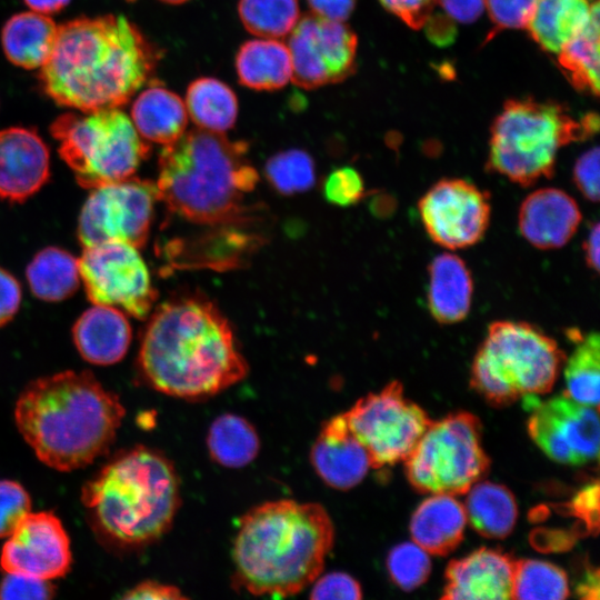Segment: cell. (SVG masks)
Returning <instances> with one entry per match:
<instances>
[{"label": "cell", "instance_id": "obj_1", "mask_svg": "<svg viewBox=\"0 0 600 600\" xmlns=\"http://www.w3.org/2000/svg\"><path fill=\"white\" fill-rule=\"evenodd\" d=\"M157 58L152 46L123 16L80 18L58 27L40 80L60 106L82 112L116 109L148 81Z\"/></svg>", "mask_w": 600, "mask_h": 600}, {"label": "cell", "instance_id": "obj_2", "mask_svg": "<svg viewBox=\"0 0 600 600\" xmlns=\"http://www.w3.org/2000/svg\"><path fill=\"white\" fill-rule=\"evenodd\" d=\"M138 362L152 388L188 400L214 396L248 373L228 319L201 297L171 299L154 310Z\"/></svg>", "mask_w": 600, "mask_h": 600}, {"label": "cell", "instance_id": "obj_3", "mask_svg": "<svg viewBox=\"0 0 600 600\" xmlns=\"http://www.w3.org/2000/svg\"><path fill=\"white\" fill-rule=\"evenodd\" d=\"M124 408L89 371L39 378L21 392L17 428L48 467L71 471L87 467L113 443Z\"/></svg>", "mask_w": 600, "mask_h": 600}, {"label": "cell", "instance_id": "obj_4", "mask_svg": "<svg viewBox=\"0 0 600 600\" xmlns=\"http://www.w3.org/2000/svg\"><path fill=\"white\" fill-rule=\"evenodd\" d=\"M333 542V523L321 504L261 503L240 520L232 552L236 581L254 596H293L321 574Z\"/></svg>", "mask_w": 600, "mask_h": 600}, {"label": "cell", "instance_id": "obj_5", "mask_svg": "<svg viewBox=\"0 0 600 600\" xmlns=\"http://www.w3.org/2000/svg\"><path fill=\"white\" fill-rule=\"evenodd\" d=\"M248 144L203 129L184 132L159 156L158 199L180 217L202 224L237 222L259 180Z\"/></svg>", "mask_w": 600, "mask_h": 600}, {"label": "cell", "instance_id": "obj_6", "mask_svg": "<svg viewBox=\"0 0 600 600\" xmlns=\"http://www.w3.org/2000/svg\"><path fill=\"white\" fill-rule=\"evenodd\" d=\"M179 478L157 450L138 446L112 458L81 493L94 527L120 546H142L169 530L180 506Z\"/></svg>", "mask_w": 600, "mask_h": 600}, {"label": "cell", "instance_id": "obj_7", "mask_svg": "<svg viewBox=\"0 0 600 600\" xmlns=\"http://www.w3.org/2000/svg\"><path fill=\"white\" fill-rule=\"evenodd\" d=\"M599 118H572L564 107L530 99L508 101L496 118L487 167L522 187L552 177L560 148L593 136Z\"/></svg>", "mask_w": 600, "mask_h": 600}, {"label": "cell", "instance_id": "obj_8", "mask_svg": "<svg viewBox=\"0 0 600 600\" xmlns=\"http://www.w3.org/2000/svg\"><path fill=\"white\" fill-rule=\"evenodd\" d=\"M566 354L538 327L513 320L492 322L471 366L470 384L490 404L548 393Z\"/></svg>", "mask_w": 600, "mask_h": 600}, {"label": "cell", "instance_id": "obj_9", "mask_svg": "<svg viewBox=\"0 0 600 600\" xmlns=\"http://www.w3.org/2000/svg\"><path fill=\"white\" fill-rule=\"evenodd\" d=\"M84 113H66L51 126L78 183L94 189L131 177L150 154L132 120L117 108Z\"/></svg>", "mask_w": 600, "mask_h": 600}, {"label": "cell", "instance_id": "obj_10", "mask_svg": "<svg viewBox=\"0 0 600 600\" xmlns=\"http://www.w3.org/2000/svg\"><path fill=\"white\" fill-rule=\"evenodd\" d=\"M481 431L480 420L470 412L431 421L404 460L413 489L431 494L467 493L490 467L481 444Z\"/></svg>", "mask_w": 600, "mask_h": 600}, {"label": "cell", "instance_id": "obj_11", "mask_svg": "<svg viewBox=\"0 0 600 600\" xmlns=\"http://www.w3.org/2000/svg\"><path fill=\"white\" fill-rule=\"evenodd\" d=\"M342 416L374 469L404 461L432 421L397 380L360 398Z\"/></svg>", "mask_w": 600, "mask_h": 600}, {"label": "cell", "instance_id": "obj_12", "mask_svg": "<svg viewBox=\"0 0 600 600\" xmlns=\"http://www.w3.org/2000/svg\"><path fill=\"white\" fill-rule=\"evenodd\" d=\"M156 183L134 177L92 189L78 221V237L84 247L123 242L142 247L149 236Z\"/></svg>", "mask_w": 600, "mask_h": 600}, {"label": "cell", "instance_id": "obj_13", "mask_svg": "<svg viewBox=\"0 0 600 600\" xmlns=\"http://www.w3.org/2000/svg\"><path fill=\"white\" fill-rule=\"evenodd\" d=\"M78 266L93 304L120 307L138 319L150 313L156 291L137 247L123 242L84 247Z\"/></svg>", "mask_w": 600, "mask_h": 600}, {"label": "cell", "instance_id": "obj_14", "mask_svg": "<svg viewBox=\"0 0 600 600\" xmlns=\"http://www.w3.org/2000/svg\"><path fill=\"white\" fill-rule=\"evenodd\" d=\"M357 36L343 21L310 13L289 33L291 80L316 89L348 78L356 67Z\"/></svg>", "mask_w": 600, "mask_h": 600}, {"label": "cell", "instance_id": "obj_15", "mask_svg": "<svg viewBox=\"0 0 600 600\" xmlns=\"http://www.w3.org/2000/svg\"><path fill=\"white\" fill-rule=\"evenodd\" d=\"M526 403L532 404L528 432L549 458L570 466L598 459V409L579 403L564 392L546 401L527 396Z\"/></svg>", "mask_w": 600, "mask_h": 600}, {"label": "cell", "instance_id": "obj_16", "mask_svg": "<svg viewBox=\"0 0 600 600\" xmlns=\"http://www.w3.org/2000/svg\"><path fill=\"white\" fill-rule=\"evenodd\" d=\"M418 210L430 239L449 250L478 243L491 214L488 193L460 178L441 179L431 186L419 200Z\"/></svg>", "mask_w": 600, "mask_h": 600}, {"label": "cell", "instance_id": "obj_17", "mask_svg": "<svg viewBox=\"0 0 600 600\" xmlns=\"http://www.w3.org/2000/svg\"><path fill=\"white\" fill-rule=\"evenodd\" d=\"M6 573L52 580L71 566L70 540L61 521L51 512H29L8 537L0 556Z\"/></svg>", "mask_w": 600, "mask_h": 600}, {"label": "cell", "instance_id": "obj_18", "mask_svg": "<svg viewBox=\"0 0 600 600\" xmlns=\"http://www.w3.org/2000/svg\"><path fill=\"white\" fill-rule=\"evenodd\" d=\"M514 559L497 549L480 548L449 562L441 599H511Z\"/></svg>", "mask_w": 600, "mask_h": 600}, {"label": "cell", "instance_id": "obj_19", "mask_svg": "<svg viewBox=\"0 0 600 600\" xmlns=\"http://www.w3.org/2000/svg\"><path fill=\"white\" fill-rule=\"evenodd\" d=\"M49 152L33 130L0 131V198L22 201L49 179Z\"/></svg>", "mask_w": 600, "mask_h": 600}, {"label": "cell", "instance_id": "obj_20", "mask_svg": "<svg viewBox=\"0 0 600 600\" xmlns=\"http://www.w3.org/2000/svg\"><path fill=\"white\" fill-rule=\"evenodd\" d=\"M310 461L319 478L338 490L356 487L371 468L367 450L350 432L342 413L323 423Z\"/></svg>", "mask_w": 600, "mask_h": 600}, {"label": "cell", "instance_id": "obj_21", "mask_svg": "<svg viewBox=\"0 0 600 600\" xmlns=\"http://www.w3.org/2000/svg\"><path fill=\"white\" fill-rule=\"evenodd\" d=\"M579 206L567 192L541 188L522 201L518 226L522 237L538 249H557L569 242L581 221Z\"/></svg>", "mask_w": 600, "mask_h": 600}, {"label": "cell", "instance_id": "obj_22", "mask_svg": "<svg viewBox=\"0 0 600 600\" xmlns=\"http://www.w3.org/2000/svg\"><path fill=\"white\" fill-rule=\"evenodd\" d=\"M74 344L82 358L94 364L120 361L130 346L131 327L122 311L94 304L73 327Z\"/></svg>", "mask_w": 600, "mask_h": 600}, {"label": "cell", "instance_id": "obj_23", "mask_svg": "<svg viewBox=\"0 0 600 600\" xmlns=\"http://www.w3.org/2000/svg\"><path fill=\"white\" fill-rule=\"evenodd\" d=\"M428 307L441 324L462 321L469 313L473 280L466 262L457 254L444 252L429 264Z\"/></svg>", "mask_w": 600, "mask_h": 600}, {"label": "cell", "instance_id": "obj_24", "mask_svg": "<svg viewBox=\"0 0 600 600\" xmlns=\"http://www.w3.org/2000/svg\"><path fill=\"white\" fill-rule=\"evenodd\" d=\"M467 521L464 506L454 496L434 493L413 512L410 533L428 553L446 556L462 541Z\"/></svg>", "mask_w": 600, "mask_h": 600}, {"label": "cell", "instance_id": "obj_25", "mask_svg": "<svg viewBox=\"0 0 600 600\" xmlns=\"http://www.w3.org/2000/svg\"><path fill=\"white\" fill-rule=\"evenodd\" d=\"M131 120L144 140L164 146L186 132L188 112L177 93L161 84H151L136 98Z\"/></svg>", "mask_w": 600, "mask_h": 600}, {"label": "cell", "instance_id": "obj_26", "mask_svg": "<svg viewBox=\"0 0 600 600\" xmlns=\"http://www.w3.org/2000/svg\"><path fill=\"white\" fill-rule=\"evenodd\" d=\"M58 27L46 14L30 11L11 17L2 30V46L7 58L16 66L34 69L51 56Z\"/></svg>", "mask_w": 600, "mask_h": 600}, {"label": "cell", "instance_id": "obj_27", "mask_svg": "<svg viewBox=\"0 0 600 600\" xmlns=\"http://www.w3.org/2000/svg\"><path fill=\"white\" fill-rule=\"evenodd\" d=\"M236 71L240 83L250 89H280L292 77L288 46L271 38L249 40L237 52Z\"/></svg>", "mask_w": 600, "mask_h": 600}, {"label": "cell", "instance_id": "obj_28", "mask_svg": "<svg viewBox=\"0 0 600 600\" xmlns=\"http://www.w3.org/2000/svg\"><path fill=\"white\" fill-rule=\"evenodd\" d=\"M464 510L467 520L481 536L504 539L514 528L518 508L513 493L503 484L478 481L469 490Z\"/></svg>", "mask_w": 600, "mask_h": 600}, {"label": "cell", "instance_id": "obj_29", "mask_svg": "<svg viewBox=\"0 0 600 600\" xmlns=\"http://www.w3.org/2000/svg\"><path fill=\"white\" fill-rule=\"evenodd\" d=\"M590 11L588 0H538L527 28L540 47L558 53L583 28Z\"/></svg>", "mask_w": 600, "mask_h": 600}, {"label": "cell", "instance_id": "obj_30", "mask_svg": "<svg viewBox=\"0 0 600 600\" xmlns=\"http://www.w3.org/2000/svg\"><path fill=\"white\" fill-rule=\"evenodd\" d=\"M188 117L198 128L223 133L231 129L238 117V99L222 81L202 77L192 81L186 93Z\"/></svg>", "mask_w": 600, "mask_h": 600}, {"label": "cell", "instance_id": "obj_31", "mask_svg": "<svg viewBox=\"0 0 600 600\" xmlns=\"http://www.w3.org/2000/svg\"><path fill=\"white\" fill-rule=\"evenodd\" d=\"M27 279L36 297L60 301L70 297L80 281L78 259L56 247L38 252L27 268Z\"/></svg>", "mask_w": 600, "mask_h": 600}, {"label": "cell", "instance_id": "obj_32", "mask_svg": "<svg viewBox=\"0 0 600 600\" xmlns=\"http://www.w3.org/2000/svg\"><path fill=\"white\" fill-rule=\"evenodd\" d=\"M207 446L212 460L226 468H242L258 454L260 440L253 426L244 418L223 413L208 431Z\"/></svg>", "mask_w": 600, "mask_h": 600}, {"label": "cell", "instance_id": "obj_33", "mask_svg": "<svg viewBox=\"0 0 600 600\" xmlns=\"http://www.w3.org/2000/svg\"><path fill=\"white\" fill-rule=\"evenodd\" d=\"M572 84L594 96L599 92V4L591 3L583 28L557 53Z\"/></svg>", "mask_w": 600, "mask_h": 600}, {"label": "cell", "instance_id": "obj_34", "mask_svg": "<svg viewBox=\"0 0 600 600\" xmlns=\"http://www.w3.org/2000/svg\"><path fill=\"white\" fill-rule=\"evenodd\" d=\"M564 393L574 401L598 409L600 339L590 332L578 342L572 354L564 360Z\"/></svg>", "mask_w": 600, "mask_h": 600}, {"label": "cell", "instance_id": "obj_35", "mask_svg": "<svg viewBox=\"0 0 600 600\" xmlns=\"http://www.w3.org/2000/svg\"><path fill=\"white\" fill-rule=\"evenodd\" d=\"M567 573L542 560H514L511 599L560 600L569 597Z\"/></svg>", "mask_w": 600, "mask_h": 600}, {"label": "cell", "instance_id": "obj_36", "mask_svg": "<svg viewBox=\"0 0 600 600\" xmlns=\"http://www.w3.org/2000/svg\"><path fill=\"white\" fill-rule=\"evenodd\" d=\"M238 13L250 33L271 39L289 34L300 19L298 0H238Z\"/></svg>", "mask_w": 600, "mask_h": 600}, {"label": "cell", "instance_id": "obj_37", "mask_svg": "<svg viewBox=\"0 0 600 600\" xmlns=\"http://www.w3.org/2000/svg\"><path fill=\"white\" fill-rule=\"evenodd\" d=\"M264 172L271 186L283 194L307 191L316 179L312 158L300 149H288L272 156L266 163Z\"/></svg>", "mask_w": 600, "mask_h": 600}, {"label": "cell", "instance_id": "obj_38", "mask_svg": "<svg viewBox=\"0 0 600 600\" xmlns=\"http://www.w3.org/2000/svg\"><path fill=\"white\" fill-rule=\"evenodd\" d=\"M387 569L399 588L410 591L427 581L431 560L429 553L416 542H402L390 550Z\"/></svg>", "mask_w": 600, "mask_h": 600}, {"label": "cell", "instance_id": "obj_39", "mask_svg": "<svg viewBox=\"0 0 600 600\" xmlns=\"http://www.w3.org/2000/svg\"><path fill=\"white\" fill-rule=\"evenodd\" d=\"M30 509V497L21 484L0 480V538H8Z\"/></svg>", "mask_w": 600, "mask_h": 600}, {"label": "cell", "instance_id": "obj_40", "mask_svg": "<svg viewBox=\"0 0 600 600\" xmlns=\"http://www.w3.org/2000/svg\"><path fill=\"white\" fill-rule=\"evenodd\" d=\"M364 193L362 177L351 167L334 169L323 183L326 200L339 207H349L359 202Z\"/></svg>", "mask_w": 600, "mask_h": 600}, {"label": "cell", "instance_id": "obj_41", "mask_svg": "<svg viewBox=\"0 0 600 600\" xmlns=\"http://www.w3.org/2000/svg\"><path fill=\"white\" fill-rule=\"evenodd\" d=\"M538 0H484L496 29L527 28Z\"/></svg>", "mask_w": 600, "mask_h": 600}, {"label": "cell", "instance_id": "obj_42", "mask_svg": "<svg viewBox=\"0 0 600 600\" xmlns=\"http://www.w3.org/2000/svg\"><path fill=\"white\" fill-rule=\"evenodd\" d=\"M56 592L50 580L20 573H7L0 582V599H50Z\"/></svg>", "mask_w": 600, "mask_h": 600}, {"label": "cell", "instance_id": "obj_43", "mask_svg": "<svg viewBox=\"0 0 600 600\" xmlns=\"http://www.w3.org/2000/svg\"><path fill=\"white\" fill-rule=\"evenodd\" d=\"M311 599L358 600L362 598L360 583L346 572H329L319 576L310 592Z\"/></svg>", "mask_w": 600, "mask_h": 600}, {"label": "cell", "instance_id": "obj_44", "mask_svg": "<svg viewBox=\"0 0 600 600\" xmlns=\"http://www.w3.org/2000/svg\"><path fill=\"white\" fill-rule=\"evenodd\" d=\"M573 181L583 197L591 201L599 200V148L594 147L582 153L573 167Z\"/></svg>", "mask_w": 600, "mask_h": 600}, {"label": "cell", "instance_id": "obj_45", "mask_svg": "<svg viewBox=\"0 0 600 600\" xmlns=\"http://www.w3.org/2000/svg\"><path fill=\"white\" fill-rule=\"evenodd\" d=\"M391 13L412 29H421L431 17L436 0H380Z\"/></svg>", "mask_w": 600, "mask_h": 600}, {"label": "cell", "instance_id": "obj_46", "mask_svg": "<svg viewBox=\"0 0 600 600\" xmlns=\"http://www.w3.org/2000/svg\"><path fill=\"white\" fill-rule=\"evenodd\" d=\"M599 484L598 481L589 483L581 489L571 501V511L580 517L589 530H598L599 521Z\"/></svg>", "mask_w": 600, "mask_h": 600}, {"label": "cell", "instance_id": "obj_47", "mask_svg": "<svg viewBox=\"0 0 600 600\" xmlns=\"http://www.w3.org/2000/svg\"><path fill=\"white\" fill-rule=\"evenodd\" d=\"M21 301V289L17 279L0 268V326L10 321Z\"/></svg>", "mask_w": 600, "mask_h": 600}, {"label": "cell", "instance_id": "obj_48", "mask_svg": "<svg viewBox=\"0 0 600 600\" xmlns=\"http://www.w3.org/2000/svg\"><path fill=\"white\" fill-rule=\"evenodd\" d=\"M124 599H156V600H181L186 597L174 586L157 581H143L130 589Z\"/></svg>", "mask_w": 600, "mask_h": 600}, {"label": "cell", "instance_id": "obj_49", "mask_svg": "<svg viewBox=\"0 0 600 600\" xmlns=\"http://www.w3.org/2000/svg\"><path fill=\"white\" fill-rule=\"evenodd\" d=\"M446 13L459 22H473L480 17L484 0H436Z\"/></svg>", "mask_w": 600, "mask_h": 600}, {"label": "cell", "instance_id": "obj_50", "mask_svg": "<svg viewBox=\"0 0 600 600\" xmlns=\"http://www.w3.org/2000/svg\"><path fill=\"white\" fill-rule=\"evenodd\" d=\"M313 14L334 20L344 21L351 14L356 0H307Z\"/></svg>", "mask_w": 600, "mask_h": 600}, {"label": "cell", "instance_id": "obj_51", "mask_svg": "<svg viewBox=\"0 0 600 600\" xmlns=\"http://www.w3.org/2000/svg\"><path fill=\"white\" fill-rule=\"evenodd\" d=\"M600 227L598 222H594L587 238L583 242L584 260L587 266L594 272L599 271V240H600Z\"/></svg>", "mask_w": 600, "mask_h": 600}, {"label": "cell", "instance_id": "obj_52", "mask_svg": "<svg viewBox=\"0 0 600 600\" xmlns=\"http://www.w3.org/2000/svg\"><path fill=\"white\" fill-rule=\"evenodd\" d=\"M424 26H428L430 39L438 44L448 43L453 39L454 28L450 20L444 17H430Z\"/></svg>", "mask_w": 600, "mask_h": 600}, {"label": "cell", "instance_id": "obj_53", "mask_svg": "<svg viewBox=\"0 0 600 600\" xmlns=\"http://www.w3.org/2000/svg\"><path fill=\"white\" fill-rule=\"evenodd\" d=\"M578 596L582 599L598 600L599 599V571L598 569L589 568L584 571L582 579L579 581L577 589Z\"/></svg>", "mask_w": 600, "mask_h": 600}, {"label": "cell", "instance_id": "obj_54", "mask_svg": "<svg viewBox=\"0 0 600 600\" xmlns=\"http://www.w3.org/2000/svg\"><path fill=\"white\" fill-rule=\"evenodd\" d=\"M70 0H24L29 8L42 14L53 13L61 10Z\"/></svg>", "mask_w": 600, "mask_h": 600}, {"label": "cell", "instance_id": "obj_55", "mask_svg": "<svg viewBox=\"0 0 600 600\" xmlns=\"http://www.w3.org/2000/svg\"><path fill=\"white\" fill-rule=\"evenodd\" d=\"M166 3H170V4H179V3H183V2H187L189 0H161Z\"/></svg>", "mask_w": 600, "mask_h": 600}]
</instances>
